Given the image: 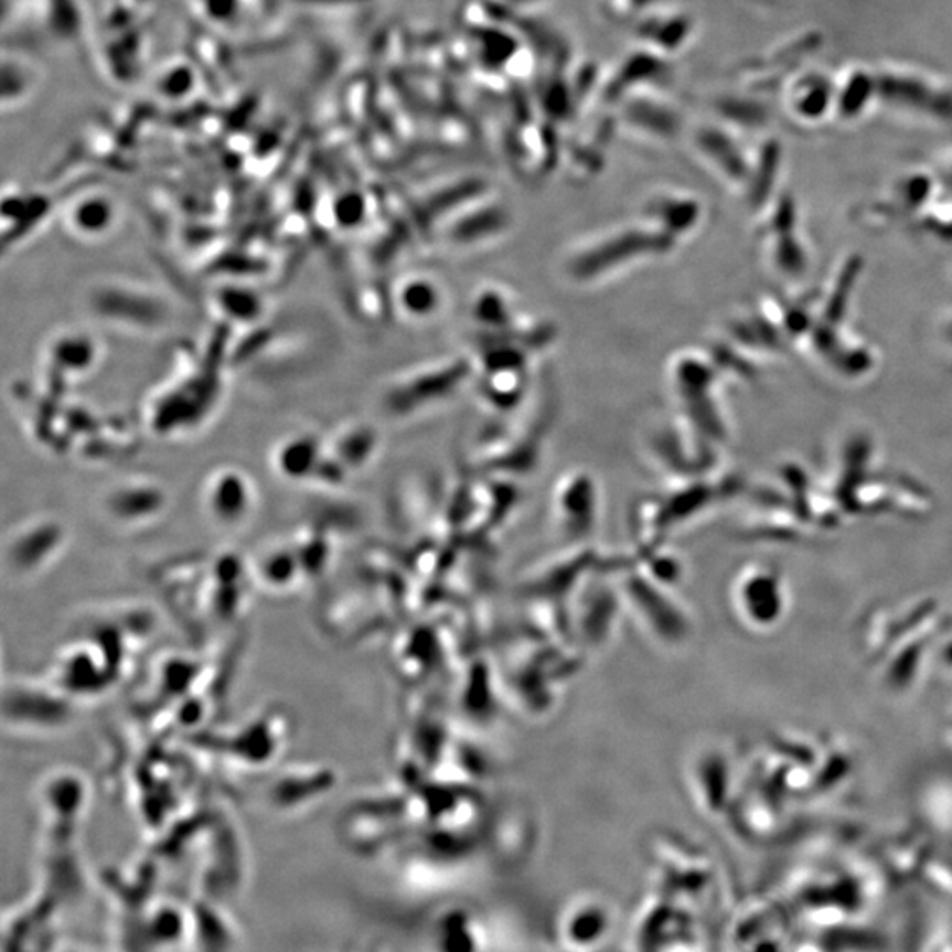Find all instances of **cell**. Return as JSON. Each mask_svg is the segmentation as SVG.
I'll return each mask as SVG.
<instances>
[{
	"label": "cell",
	"instance_id": "1",
	"mask_svg": "<svg viewBox=\"0 0 952 952\" xmlns=\"http://www.w3.org/2000/svg\"><path fill=\"white\" fill-rule=\"evenodd\" d=\"M677 240L644 217L612 224L574 242L561 256V274L575 286H595L651 264L676 249Z\"/></svg>",
	"mask_w": 952,
	"mask_h": 952
},
{
	"label": "cell",
	"instance_id": "2",
	"mask_svg": "<svg viewBox=\"0 0 952 952\" xmlns=\"http://www.w3.org/2000/svg\"><path fill=\"white\" fill-rule=\"evenodd\" d=\"M474 378L473 356H441L392 379L383 388L379 404L386 417L406 420L456 399Z\"/></svg>",
	"mask_w": 952,
	"mask_h": 952
},
{
	"label": "cell",
	"instance_id": "3",
	"mask_svg": "<svg viewBox=\"0 0 952 952\" xmlns=\"http://www.w3.org/2000/svg\"><path fill=\"white\" fill-rule=\"evenodd\" d=\"M553 404L538 397H527L521 408L515 409L512 426L489 429L477 441L473 462L483 473H527L538 464L542 445L549 430Z\"/></svg>",
	"mask_w": 952,
	"mask_h": 952
},
{
	"label": "cell",
	"instance_id": "4",
	"mask_svg": "<svg viewBox=\"0 0 952 952\" xmlns=\"http://www.w3.org/2000/svg\"><path fill=\"white\" fill-rule=\"evenodd\" d=\"M512 228L505 203L488 193L474 197L450 215L438 229V244L448 250H473L491 246Z\"/></svg>",
	"mask_w": 952,
	"mask_h": 952
},
{
	"label": "cell",
	"instance_id": "5",
	"mask_svg": "<svg viewBox=\"0 0 952 952\" xmlns=\"http://www.w3.org/2000/svg\"><path fill=\"white\" fill-rule=\"evenodd\" d=\"M614 930V909L597 896L570 901L559 919L563 948L574 952H595L609 942Z\"/></svg>",
	"mask_w": 952,
	"mask_h": 952
},
{
	"label": "cell",
	"instance_id": "6",
	"mask_svg": "<svg viewBox=\"0 0 952 952\" xmlns=\"http://www.w3.org/2000/svg\"><path fill=\"white\" fill-rule=\"evenodd\" d=\"M598 512V488L595 477L586 470L565 474L554 489V523L565 536H582L591 532Z\"/></svg>",
	"mask_w": 952,
	"mask_h": 952
},
{
	"label": "cell",
	"instance_id": "7",
	"mask_svg": "<svg viewBox=\"0 0 952 952\" xmlns=\"http://www.w3.org/2000/svg\"><path fill=\"white\" fill-rule=\"evenodd\" d=\"M206 512L221 526H238L255 506V485L237 468H221L211 474L203 489Z\"/></svg>",
	"mask_w": 952,
	"mask_h": 952
},
{
	"label": "cell",
	"instance_id": "8",
	"mask_svg": "<svg viewBox=\"0 0 952 952\" xmlns=\"http://www.w3.org/2000/svg\"><path fill=\"white\" fill-rule=\"evenodd\" d=\"M325 461V441L311 432H300L282 439L274 452V468L282 479L291 482L318 479Z\"/></svg>",
	"mask_w": 952,
	"mask_h": 952
},
{
	"label": "cell",
	"instance_id": "9",
	"mask_svg": "<svg viewBox=\"0 0 952 952\" xmlns=\"http://www.w3.org/2000/svg\"><path fill=\"white\" fill-rule=\"evenodd\" d=\"M700 206L695 200L677 191H659L645 200L641 217L659 226L662 232L680 242L697 226Z\"/></svg>",
	"mask_w": 952,
	"mask_h": 952
},
{
	"label": "cell",
	"instance_id": "10",
	"mask_svg": "<svg viewBox=\"0 0 952 952\" xmlns=\"http://www.w3.org/2000/svg\"><path fill=\"white\" fill-rule=\"evenodd\" d=\"M395 311L409 321L435 318L443 306V288L429 274H408L394 286Z\"/></svg>",
	"mask_w": 952,
	"mask_h": 952
},
{
	"label": "cell",
	"instance_id": "11",
	"mask_svg": "<svg viewBox=\"0 0 952 952\" xmlns=\"http://www.w3.org/2000/svg\"><path fill=\"white\" fill-rule=\"evenodd\" d=\"M470 312L479 332H501L521 314L515 295L500 285L480 286L471 299Z\"/></svg>",
	"mask_w": 952,
	"mask_h": 952
},
{
	"label": "cell",
	"instance_id": "12",
	"mask_svg": "<svg viewBox=\"0 0 952 952\" xmlns=\"http://www.w3.org/2000/svg\"><path fill=\"white\" fill-rule=\"evenodd\" d=\"M67 228L87 240H97L111 233L117 224V206L103 194L84 196L69 206L66 215Z\"/></svg>",
	"mask_w": 952,
	"mask_h": 952
},
{
	"label": "cell",
	"instance_id": "13",
	"mask_svg": "<svg viewBox=\"0 0 952 952\" xmlns=\"http://www.w3.org/2000/svg\"><path fill=\"white\" fill-rule=\"evenodd\" d=\"M49 361L53 370L61 373L87 374L99 361V344L93 335L67 332L50 343Z\"/></svg>",
	"mask_w": 952,
	"mask_h": 952
},
{
	"label": "cell",
	"instance_id": "14",
	"mask_svg": "<svg viewBox=\"0 0 952 952\" xmlns=\"http://www.w3.org/2000/svg\"><path fill=\"white\" fill-rule=\"evenodd\" d=\"M379 438L378 432L374 427L367 424H352L346 429L341 430L332 447L329 448V456L343 468L346 473L350 471L361 470L365 464H370L374 453L378 450Z\"/></svg>",
	"mask_w": 952,
	"mask_h": 952
},
{
	"label": "cell",
	"instance_id": "15",
	"mask_svg": "<svg viewBox=\"0 0 952 952\" xmlns=\"http://www.w3.org/2000/svg\"><path fill=\"white\" fill-rule=\"evenodd\" d=\"M163 505V492L147 482L120 483L106 498V506L117 518H146L158 515Z\"/></svg>",
	"mask_w": 952,
	"mask_h": 952
},
{
	"label": "cell",
	"instance_id": "16",
	"mask_svg": "<svg viewBox=\"0 0 952 952\" xmlns=\"http://www.w3.org/2000/svg\"><path fill=\"white\" fill-rule=\"evenodd\" d=\"M217 303L224 314L240 321L256 320L264 309L261 297L255 290L244 286H237V288L226 286L217 293Z\"/></svg>",
	"mask_w": 952,
	"mask_h": 952
},
{
	"label": "cell",
	"instance_id": "17",
	"mask_svg": "<svg viewBox=\"0 0 952 952\" xmlns=\"http://www.w3.org/2000/svg\"><path fill=\"white\" fill-rule=\"evenodd\" d=\"M334 220L338 223V228L352 229L361 228V224L365 220V205L361 194H344L341 200H338L334 206Z\"/></svg>",
	"mask_w": 952,
	"mask_h": 952
}]
</instances>
